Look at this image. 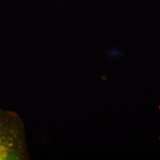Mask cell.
Masks as SVG:
<instances>
[{"label": "cell", "mask_w": 160, "mask_h": 160, "mask_svg": "<svg viewBox=\"0 0 160 160\" xmlns=\"http://www.w3.org/2000/svg\"><path fill=\"white\" fill-rule=\"evenodd\" d=\"M29 158L23 120L16 113L0 108V160Z\"/></svg>", "instance_id": "1"}]
</instances>
